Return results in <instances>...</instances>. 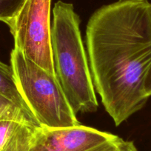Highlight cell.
<instances>
[{"label":"cell","instance_id":"obj_1","mask_svg":"<svg viewBox=\"0 0 151 151\" xmlns=\"http://www.w3.org/2000/svg\"><path fill=\"white\" fill-rule=\"evenodd\" d=\"M85 42L93 82L116 126L140 110L149 97L145 85L151 67V4L118 0L93 13Z\"/></svg>","mask_w":151,"mask_h":151},{"label":"cell","instance_id":"obj_2","mask_svg":"<svg viewBox=\"0 0 151 151\" xmlns=\"http://www.w3.org/2000/svg\"><path fill=\"white\" fill-rule=\"evenodd\" d=\"M80 19L73 5L59 1L53 8L51 47L55 73L73 111L93 113L99 107Z\"/></svg>","mask_w":151,"mask_h":151},{"label":"cell","instance_id":"obj_3","mask_svg":"<svg viewBox=\"0 0 151 151\" xmlns=\"http://www.w3.org/2000/svg\"><path fill=\"white\" fill-rule=\"evenodd\" d=\"M11 66L20 94L39 125L68 127L80 124L56 75L14 48Z\"/></svg>","mask_w":151,"mask_h":151},{"label":"cell","instance_id":"obj_4","mask_svg":"<svg viewBox=\"0 0 151 151\" xmlns=\"http://www.w3.org/2000/svg\"><path fill=\"white\" fill-rule=\"evenodd\" d=\"M51 0H25L9 27L14 49L54 74L51 47Z\"/></svg>","mask_w":151,"mask_h":151},{"label":"cell","instance_id":"obj_5","mask_svg":"<svg viewBox=\"0 0 151 151\" xmlns=\"http://www.w3.org/2000/svg\"><path fill=\"white\" fill-rule=\"evenodd\" d=\"M115 136L81 124L68 127L38 126L27 151H89Z\"/></svg>","mask_w":151,"mask_h":151},{"label":"cell","instance_id":"obj_6","mask_svg":"<svg viewBox=\"0 0 151 151\" xmlns=\"http://www.w3.org/2000/svg\"><path fill=\"white\" fill-rule=\"evenodd\" d=\"M38 126L20 109L0 113V151H27Z\"/></svg>","mask_w":151,"mask_h":151},{"label":"cell","instance_id":"obj_7","mask_svg":"<svg viewBox=\"0 0 151 151\" xmlns=\"http://www.w3.org/2000/svg\"><path fill=\"white\" fill-rule=\"evenodd\" d=\"M25 0H0V21L8 24L22 8Z\"/></svg>","mask_w":151,"mask_h":151},{"label":"cell","instance_id":"obj_8","mask_svg":"<svg viewBox=\"0 0 151 151\" xmlns=\"http://www.w3.org/2000/svg\"><path fill=\"white\" fill-rule=\"evenodd\" d=\"M18 109L20 108L16 106L14 103L11 102L8 99H7L6 97L0 93V113L8 111H12V110H18ZM20 110H22V109H20Z\"/></svg>","mask_w":151,"mask_h":151},{"label":"cell","instance_id":"obj_9","mask_svg":"<svg viewBox=\"0 0 151 151\" xmlns=\"http://www.w3.org/2000/svg\"><path fill=\"white\" fill-rule=\"evenodd\" d=\"M118 151H139L136 148V145H134L133 142L130 141H123L121 147Z\"/></svg>","mask_w":151,"mask_h":151},{"label":"cell","instance_id":"obj_10","mask_svg":"<svg viewBox=\"0 0 151 151\" xmlns=\"http://www.w3.org/2000/svg\"><path fill=\"white\" fill-rule=\"evenodd\" d=\"M150 4H151V0H150ZM145 93H146L147 96L148 97L151 96V67L149 70L147 76L146 81H145Z\"/></svg>","mask_w":151,"mask_h":151}]
</instances>
